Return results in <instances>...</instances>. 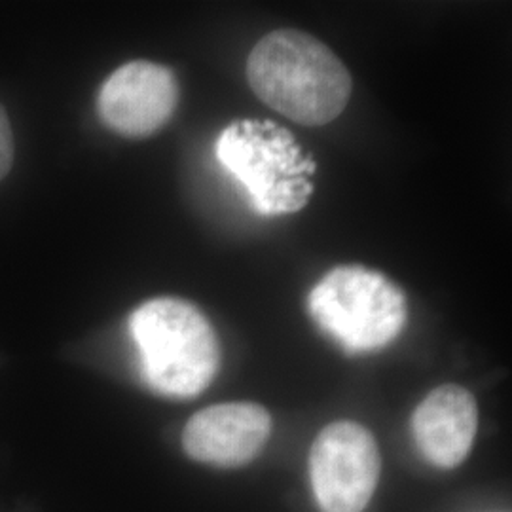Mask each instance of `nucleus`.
<instances>
[{"label":"nucleus","instance_id":"1","mask_svg":"<svg viewBox=\"0 0 512 512\" xmlns=\"http://www.w3.org/2000/svg\"><path fill=\"white\" fill-rule=\"evenodd\" d=\"M247 80L258 99L300 126H325L348 107L351 76L321 40L279 29L256 42Z\"/></svg>","mask_w":512,"mask_h":512},{"label":"nucleus","instance_id":"3","mask_svg":"<svg viewBox=\"0 0 512 512\" xmlns=\"http://www.w3.org/2000/svg\"><path fill=\"white\" fill-rule=\"evenodd\" d=\"M215 154L260 215H293L310 202L317 164L289 129L272 120L232 122L222 129Z\"/></svg>","mask_w":512,"mask_h":512},{"label":"nucleus","instance_id":"6","mask_svg":"<svg viewBox=\"0 0 512 512\" xmlns=\"http://www.w3.org/2000/svg\"><path fill=\"white\" fill-rule=\"evenodd\" d=\"M179 103V84L164 65L131 61L110 74L99 92V114L124 137H148L164 128Z\"/></svg>","mask_w":512,"mask_h":512},{"label":"nucleus","instance_id":"9","mask_svg":"<svg viewBox=\"0 0 512 512\" xmlns=\"http://www.w3.org/2000/svg\"><path fill=\"white\" fill-rule=\"evenodd\" d=\"M14 162V133L8 120V114L0 105V181L8 175Z\"/></svg>","mask_w":512,"mask_h":512},{"label":"nucleus","instance_id":"8","mask_svg":"<svg viewBox=\"0 0 512 512\" xmlns=\"http://www.w3.org/2000/svg\"><path fill=\"white\" fill-rule=\"evenodd\" d=\"M476 427L475 397L461 385L433 389L412 416V435L421 456L439 469H454L467 458Z\"/></svg>","mask_w":512,"mask_h":512},{"label":"nucleus","instance_id":"7","mask_svg":"<svg viewBox=\"0 0 512 512\" xmlns=\"http://www.w3.org/2000/svg\"><path fill=\"white\" fill-rule=\"evenodd\" d=\"M272 433V418L256 403H222L203 408L186 423L184 452L200 463L239 467L258 456Z\"/></svg>","mask_w":512,"mask_h":512},{"label":"nucleus","instance_id":"4","mask_svg":"<svg viewBox=\"0 0 512 512\" xmlns=\"http://www.w3.org/2000/svg\"><path fill=\"white\" fill-rule=\"evenodd\" d=\"M311 319L348 353L389 346L404 329L406 298L384 274L365 266H338L308 296Z\"/></svg>","mask_w":512,"mask_h":512},{"label":"nucleus","instance_id":"5","mask_svg":"<svg viewBox=\"0 0 512 512\" xmlns=\"http://www.w3.org/2000/svg\"><path fill=\"white\" fill-rule=\"evenodd\" d=\"M380 471L378 444L355 421L330 423L311 446V488L323 512L365 511Z\"/></svg>","mask_w":512,"mask_h":512},{"label":"nucleus","instance_id":"2","mask_svg":"<svg viewBox=\"0 0 512 512\" xmlns=\"http://www.w3.org/2000/svg\"><path fill=\"white\" fill-rule=\"evenodd\" d=\"M129 334L147 384L160 395L198 397L219 372V338L202 311L186 300H148L131 313Z\"/></svg>","mask_w":512,"mask_h":512}]
</instances>
